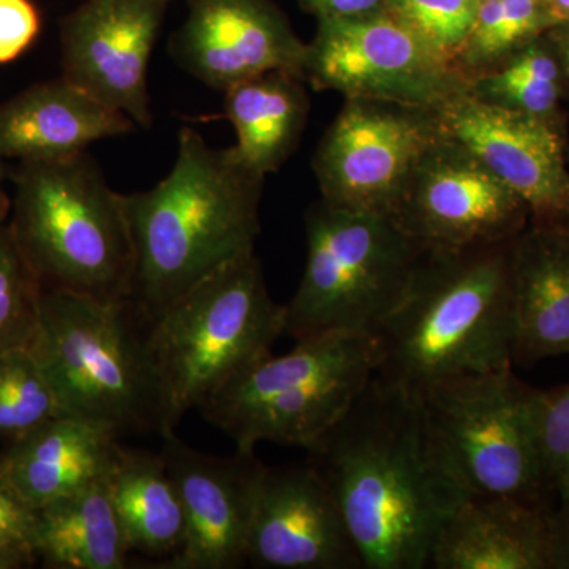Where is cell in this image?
Here are the masks:
<instances>
[{"label":"cell","instance_id":"obj_33","mask_svg":"<svg viewBox=\"0 0 569 569\" xmlns=\"http://www.w3.org/2000/svg\"><path fill=\"white\" fill-rule=\"evenodd\" d=\"M317 20H358L385 11L387 0H298Z\"/></svg>","mask_w":569,"mask_h":569},{"label":"cell","instance_id":"obj_2","mask_svg":"<svg viewBox=\"0 0 569 569\" xmlns=\"http://www.w3.org/2000/svg\"><path fill=\"white\" fill-rule=\"evenodd\" d=\"M264 178L233 148L213 149L186 127L167 178L146 192L123 194L134 249L132 299L149 320L254 253Z\"/></svg>","mask_w":569,"mask_h":569},{"label":"cell","instance_id":"obj_37","mask_svg":"<svg viewBox=\"0 0 569 569\" xmlns=\"http://www.w3.org/2000/svg\"><path fill=\"white\" fill-rule=\"evenodd\" d=\"M546 9L549 11L550 20L553 26L568 24L569 22V0H545Z\"/></svg>","mask_w":569,"mask_h":569},{"label":"cell","instance_id":"obj_6","mask_svg":"<svg viewBox=\"0 0 569 569\" xmlns=\"http://www.w3.org/2000/svg\"><path fill=\"white\" fill-rule=\"evenodd\" d=\"M373 335L328 332L298 340L290 353L263 356L231 377L198 408L233 440L307 449L347 413L377 373Z\"/></svg>","mask_w":569,"mask_h":569},{"label":"cell","instance_id":"obj_10","mask_svg":"<svg viewBox=\"0 0 569 569\" xmlns=\"http://www.w3.org/2000/svg\"><path fill=\"white\" fill-rule=\"evenodd\" d=\"M440 137L436 110L346 99L313 157L321 200L396 216L415 171Z\"/></svg>","mask_w":569,"mask_h":569},{"label":"cell","instance_id":"obj_36","mask_svg":"<svg viewBox=\"0 0 569 569\" xmlns=\"http://www.w3.org/2000/svg\"><path fill=\"white\" fill-rule=\"evenodd\" d=\"M548 37L552 41L557 54H559L569 84V22L568 24L553 26L548 32Z\"/></svg>","mask_w":569,"mask_h":569},{"label":"cell","instance_id":"obj_18","mask_svg":"<svg viewBox=\"0 0 569 569\" xmlns=\"http://www.w3.org/2000/svg\"><path fill=\"white\" fill-rule=\"evenodd\" d=\"M134 127L129 116L62 77L0 104V157L21 163L70 159Z\"/></svg>","mask_w":569,"mask_h":569},{"label":"cell","instance_id":"obj_26","mask_svg":"<svg viewBox=\"0 0 569 569\" xmlns=\"http://www.w3.org/2000/svg\"><path fill=\"white\" fill-rule=\"evenodd\" d=\"M552 28L545 0H479L456 67L471 82Z\"/></svg>","mask_w":569,"mask_h":569},{"label":"cell","instance_id":"obj_23","mask_svg":"<svg viewBox=\"0 0 569 569\" xmlns=\"http://www.w3.org/2000/svg\"><path fill=\"white\" fill-rule=\"evenodd\" d=\"M224 116L233 123L239 159L257 173H276L305 132L309 97L302 80L271 71L228 89Z\"/></svg>","mask_w":569,"mask_h":569},{"label":"cell","instance_id":"obj_31","mask_svg":"<svg viewBox=\"0 0 569 569\" xmlns=\"http://www.w3.org/2000/svg\"><path fill=\"white\" fill-rule=\"evenodd\" d=\"M39 32V11L31 0H0V63L20 58Z\"/></svg>","mask_w":569,"mask_h":569},{"label":"cell","instance_id":"obj_12","mask_svg":"<svg viewBox=\"0 0 569 569\" xmlns=\"http://www.w3.org/2000/svg\"><path fill=\"white\" fill-rule=\"evenodd\" d=\"M395 217L426 252L503 244L530 223L522 198L443 132L419 163Z\"/></svg>","mask_w":569,"mask_h":569},{"label":"cell","instance_id":"obj_1","mask_svg":"<svg viewBox=\"0 0 569 569\" xmlns=\"http://www.w3.org/2000/svg\"><path fill=\"white\" fill-rule=\"evenodd\" d=\"M365 569H425L441 523L468 497L438 455L421 397L373 376L307 448Z\"/></svg>","mask_w":569,"mask_h":569},{"label":"cell","instance_id":"obj_19","mask_svg":"<svg viewBox=\"0 0 569 569\" xmlns=\"http://www.w3.org/2000/svg\"><path fill=\"white\" fill-rule=\"evenodd\" d=\"M549 511L511 497L468 496L441 523L430 569H552Z\"/></svg>","mask_w":569,"mask_h":569},{"label":"cell","instance_id":"obj_32","mask_svg":"<svg viewBox=\"0 0 569 569\" xmlns=\"http://www.w3.org/2000/svg\"><path fill=\"white\" fill-rule=\"evenodd\" d=\"M37 523L39 511L0 473V545H26L33 549Z\"/></svg>","mask_w":569,"mask_h":569},{"label":"cell","instance_id":"obj_21","mask_svg":"<svg viewBox=\"0 0 569 569\" xmlns=\"http://www.w3.org/2000/svg\"><path fill=\"white\" fill-rule=\"evenodd\" d=\"M119 437L107 427L58 415L10 441L0 473L39 509L111 473Z\"/></svg>","mask_w":569,"mask_h":569},{"label":"cell","instance_id":"obj_24","mask_svg":"<svg viewBox=\"0 0 569 569\" xmlns=\"http://www.w3.org/2000/svg\"><path fill=\"white\" fill-rule=\"evenodd\" d=\"M110 488L130 552L170 559L182 548L186 515L160 452L119 443Z\"/></svg>","mask_w":569,"mask_h":569},{"label":"cell","instance_id":"obj_20","mask_svg":"<svg viewBox=\"0 0 569 569\" xmlns=\"http://www.w3.org/2000/svg\"><path fill=\"white\" fill-rule=\"evenodd\" d=\"M512 365L569 356V228L530 222L512 242Z\"/></svg>","mask_w":569,"mask_h":569},{"label":"cell","instance_id":"obj_22","mask_svg":"<svg viewBox=\"0 0 569 569\" xmlns=\"http://www.w3.org/2000/svg\"><path fill=\"white\" fill-rule=\"evenodd\" d=\"M110 477L37 509L33 550L43 567L127 568L130 549L112 503Z\"/></svg>","mask_w":569,"mask_h":569},{"label":"cell","instance_id":"obj_35","mask_svg":"<svg viewBox=\"0 0 569 569\" xmlns=\"http://www.w3.org/2000/svg\"><path fill=\"white\" fill-rule=\"evenodd\" d=\"M37 561L36 550L26 545H0V569L32 567Z\"/></svg>","mask_w":569,"mask_h":569},{"label":"cell","instance_id":"obj_34","mask_svg":"<svg viewBox=\"0 0 569 569\" xmlns=\"http://www.w3.org/2000/svg\"><path fill=\"white\" fill-rule=\"evenodd\" d=\"M549 537L552 569H569V501L550 509Z\"/></svg>","mask_w":569,"mask_h":569},{"label":"cell","instance_id":"obj_9","mask_svg":"<svg viewBox=\"0 0 569 569\" xmlns=\"http://www.w3.org/2000/svg\"><path fill=\"white\" fill-rule=\"evenodd\" d=\"M539 396L512 369L451 378L422 392L430 436L467 496L552 509L539 443Z\"/></svg>","mask_w":569,"mask_h":569},{"label":"cell","instance_id":"obj_30","mask_svg":"<svg viewBox=\"0 0 569 569\" xmlns=\"http://www.w3.org/2000/svg\"><path fill=\"white\" fill-rule=\"evenodd\" d=\"M539 443L553 498L569 501V385L541 391Z\"/></svg>","mask_w":569,"mask_h":569},{"label":"cell","instance_id":"obj_3","mask_svg":"<svg viewBox=\"0 0 569 569\" xmlns=\"http://www.w3.org/2000/svg\"><path fill=\"white\" fill-rule=\"evenodd\" d=\"M512 242L425 252L406 295L373 332L376 376L421 396L451 378L511 369Z\"/></svg>","mask_w":569,"mask_h":569},{"label":"cell","instance_id":"obj_38","mask_svg":"<svg viewBox=\"0 0 569 569\" xmlns=\"http://www.w3.org/2000/svg\"><path fill=\"white\" fill-rule=\"evenodd\" d=\"M11 211V200L9 194L6 192V187H3V167H2V157H0V222L7 219Z\"/></svg>","mask_w":569,"mask_h":569},{"label":"cell","instance_id":"obj_15","mask_svg":"<svg viewBox=\"0 0 569 569\" xmlns=\"http://www.w3.org/2000/svg\"><path fill=\"white\" fill-rule=\"evenodd\" d=\"M168 0H88L62 24L63 78L151 127L148 69Z\"/></svg>","mask_w":569,"mask_h":569},{"label":"cell","instance_id":"obj_25","mask_svg":"<svg viewBox=\"0 0 569 569\" xmlns=\"http://www.w3.org/2000/svg\"><path fill=\"white\" fill-rule=\"evenodd\" d=\"M468 91L496 107L548 121H563L561 102L569 84L559 54L546 32L496 69L475 78Z\"/></svg>","mask_w":569,"mask_h":569},{"label":"cell","instance_id":"obj_13","mask_svg":"<svg viewBox=\"0 0 569 569\" xmlns=\"http://www.w3.org/2000/svg\"><path fill=\"white\" fill-rule=\"evenodd\" d=\"M441 132L466 146L522 198L530 222L569 228V152L563 122L458 93L436 110Z\"/></svg>","mask_w":569,"mask_h":569},{"label":"cell","instance_id":"obj_14","mask_svg":"<svg viewBox=\"0 0 569 569\" xmlns=\"http://www.w3.org/2000/svg\"><path fill=\"white\" fill-rule=\"evenodd\" d=\"M186 515L182 548L160 569H238L247 563V542L264 463L254 452L212 456L173 432L162 451Z\"/></svg>","mask_w":569,"mask_h":569},{"label":"cell","instance_id":"obj_17","mask_svg":"<svg viewBox=\"0 0 569 569\" xmlns=\"http://www.w3.org/2000/svg\"><path fill=\"white\" fill-rule=\"evenodd\" d=\"M247 563L263 569H365L335 497L307 462L264 468Z\"/></svg>","mask_w":569,"mask_h":569},{"label":"cell","instance_id":"obj_16","mask_svg":"<svg viewBox=\"0 0 569 569\" xmlns=\"http://www.w3.org/2000/svg\"><path fill=\"white\" fill-rule=\"evenodd\" d=\"M307 44L269 0H192L171 56L187 73L227 92L271 71L305 81Z\"/></svg>","mask_w":569,"mask_h":569},{"label":"cell","instance_id":"obj_11","mask_svg":"<svg viewBox=\"0 0 569 569\" xmlns=\"http://www.w3.org/2000/svg\"><path fill=\"white\" fill-rule=\"evenodd\" d=\"M305 81L346 99L387 100L437 110L470 81L387 11L358 20H318Z\"/></svg>","mask_w":569,"mask_h":569},{"label":"cell","instance_id":"obj_4","mask_svg":"<svg viewBox=\"0 0 569 569\" xmlns=\"http://www.w3.org/2000/svg\"><path fill=\"white\" fill-rule=\"evenodd\" d=\"M152 321L132 298L103 302L41 290L28 348L59 413L126 433H167V399L151 342Z\"/></svg>","mask_w":569,"mask_h":569},{"label":"cell","instance_id":"obj_28","mask_svg":"<svg viewBox=\"0 0 569 569\" xmlns=\"http://www.w3.org/2000/svg\"><path fill=\"white\" fill-rule=\"evenodd\" d=\"M41 287L10 224L0 222V355L28 348L39 321Z\"/></svg>","mask_w":569,"mask_h":569},{"label":"cell","instance_id":"obj_29","mask_svg":"<svg viewBox=\"0 0 569 569\" xmlns=\"http://www.w3.org/2000/svg\"><path fill=\"white\" fill-rule=\"evenodd\" d=\"M478 6L479 0H387L385 11L456 67Z\"/></svg>","mask_w":569,"mask_h":569},{"label":"cell","instance_id":"obj_7","mask_svg":"<svg viewBox=\"0 0 569 569\" xmlns=\"http://www.w3.org/2000/svg\"><path fill=\"white\" fill-rule=\"evenodd\" d=\"M307 261L284 336L373 335L406 295L426 250L395 216L317 201L306 212Z\"/></svg>","mask_w":569,"mask_h":569},{"label":"cell","instance_id":"obj_8","mask_svg":"<svg viewBox=\"0 0 569 569\" xmlns=\"http://www.w3.org/2000/svg\"><path fill=\"white\" fill-rule=\"evenodd\" d=\"M284 336V306L269 295L254 253L228 264L152 321L167 432Z\"/></svg>","mask_w":569,"mask_h":569},{"label":"cell","instance_id":"obj_27","mask_svg":"<svg viewBox=\"0 0 569 569\" xmlns=\"http://www.w3.org/2000/svg\"><path fill=\"white\" fill-rule=\"evenodd\" d=\"M58 415L56 397L29 348L0 355V440H17Z\"/></svg>","mask_w":569,"mask_h":569},{"label":"cell","instance_id":"obj_5","mask_svg":"<svg viewBox=\"0 0 569 569\" xmlns=\"http://www.w3.org/2000/svg\"><path fill=\"white\" fill-rule=\"evenodd\" d=\"M10 228L41 290L111 302L132 298L134 249L123 194L88 153L22 162Z\"/></svg>","mask_w":569,"mask_h":569}]
</instances>
